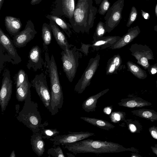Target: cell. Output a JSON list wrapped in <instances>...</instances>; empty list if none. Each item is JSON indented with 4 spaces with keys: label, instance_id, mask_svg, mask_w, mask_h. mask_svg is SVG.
Instances as JSON below:
<instances>
[{
    "label": "cell",
    "instance_id": "ab89813d",
    "mask_svg": "<svg viewBox=\"0 0 157 157\" xmlns=\"http://www.w3.org/2000/svg\"><path fill=\"white\" fill-rule=\"evenodd\" d=\"M151 148L153 152L157 156V145L155 144V147L151 146Z\"/></svg>",
    "mask_w": 157,
    "mask_h": 157
},
{
    "label": "cell",
    "instance_id": "8d00e7d4",
    "mask_svg": "<svg viewBox=\"0 0 157 157\" xmlns=\"http://www.w3.org/2000/svg\"><path fill=\"white\" fill-rule=\"evenodd\" d=\"M141 11L142 16L144 19L146 20H149L150 19V15L148 13L142 10H141Z\"/></svg>",
    "mask_w": 157,
    "mask_h": 157
},
{
    "label": "cell",
    "instance_id": "52a82bcc",
    "mask_svg": "<svg viewBox=\"0 0 157 157\" xmlns=\"http://www.w3.org/2000/svg\"><path fill=\"white\" fill-rule=\"evenodd\" d=\"M31 86L35 88L46 107H51L50 92L48 86L46 75L43 72L36 75L31 81Z\"/></svg>",
    "mask_w": 157,
    "mask_h": 157
},
{
    "label": "cell",
    "instance_id": "d590c367",
    "mask_svg": "<svg viewBox=\"0 0 157 157\" xmlns=\"http://www.w3.org/2000/svg\"><path fill=\"white\" fill-rule=\"evenodd\" d=\"M57 156L58 157H64L65 156L63 153L62 149L60 147H58L56 149Z\"/></svg>",
    "mask_w": 157,
    "mask_h": 157
},
{
    "label": "cell",
    "instance_id": "f907efd6",
    "mask_svg": "<svg viewBox=\"0 0 157 157\" xmlns=\"http://www.w3.org/2000/svg\"><path fill=\"white\" fill-rule=\"evenodd\" d=\"M156 86L157 88V81H156Z\"/></svg>",
    "mask_w": 157,
    "mask_h": 157
},
{
    "label": "cell",
    "instance_id": "836d02e7",
    "mask_svg": "<svg viewBox=\"0 0 157 157\" xmlns=\"http://www.w3.org/2000/svg\"><path fill=\"white\" fill-rule=\"evenodd\" d=\"M30 123L33 125H37L39 123L38 119L36 116L34 115L31 116L29 117Z\"/></svg>",
    "mask_w": 157,
    "mask_h": 157
},
{
    "label": "cell",
    "instance_id": "8992f818",
    "mask_svg": "<svg viewBox=\"0 0 157 157\" xmlns=\"http://www.w3.org/2000/svg\"><path fill=\"white\" fill-rule=\"evenodd\" d=\"M124 0H117L109 9L104 18L106 32L109 33L119 24L121 20Z\"/></svg>",
    "mask_w": 157,
    "mask_h": 157
},
{
    "label": "cell",
    "instance_id": "277c9868",
    "mask_svg": "<svg viewBox=\"0 0 157 157\" xmlns=\"http://www.w3.org/2000/svg\"><path fill=\"white\" fill-rule=\"evenodd\" d=\"M76 46L65 50H62L61 54L63 68L70 82L74 78L78 66L79 59L82 55Z\"/></svg>",
    "mask_w": 157,
    "mask_h": 157
},
{
    "label": "cell",
    "instance_id": "4316f807",
    "mask_svg": "<svg viewBox=\"0 0 157 157\" xmlns=\"http://www.w3.org/2000/svg\"><path fill=\"white\" fill-rule=\"evenodd\" d=\"M52 33L49 24L46 23H43L42 28V37L43 44L48 46L50 44L52 40Z\"/></svg>",
    "mask_w": 157,
    "mask_h": 157
},
{
    "label": "cell",
    "instance_id": "5bb4252c",
    "mask_svg": "<svg viewBox=\"0 0 157 157\" xmlns=\"http://www.w3.org/2000/svg\"><path fill=\"white\" fill-rule=\"evenodd\" d=\"M41 51L38 45L33 47L30 50L28 56V61L27 67L29 70L32 69L34 71L42 68L43 63L41 57Z\"/></svg>",
    "mask_w": 157,
    "mask_h": 157
},
{
    "label": "cell",
    "instance_id": "7a4b0ae2",
    "mask_svg": "<svg viewBox=\"0 0 157 157\" xmlns=\"http://www.w3.org/2000/svg\"><path fill=\"white\" fill-rule=\"evenodd\" d=\"M64 147L75 154L83 153H114L132 151L131 148H126L115 142L87 138L66 144Z\"/></svg>",
    "mask_w": 157,
    "mask_h": 157
},
{
    "label": "cell",
    "instance_id": "7bdbcfd3",
    "mask_svg": "<svg viewBox=\"0 0 157 157\" xmlns=\"http://www.w3.org/2000/svg\"><path fill=\"white\" fill-rule=\"evenodd\" d=\"M105 112L107 114H109V113H110L111 111V110L109 108L105 109Z\"/></svg>",
    "mask_w": 157,
    "mask_h": 157
},
{
    "label": "cell",
    "instance_id": "603a6c76",
    "mask_svg": "<svg viewBox=\"0 0 157 157\" xmlns=\"http://www.w3.org/2000/svg\"><path fill=\"white\" fill-rule=\"evenodd\" d=\"M46 17L49 20H52L55 22L62 29L68 37L69 38L71 37L72 34L71 29H72V26L71 24L66 22L62 17L53 14H48Z\"/></svg>",
    "mask_w": 157,
    "mask_h": 157
},
{
    "label": "cell",
    "instance_id": "3957f363",
    "mask_svg": "<svg viewBox=\"0 0 157 157\" xmlns=\"http://www.w3.org/2000/svg\"><path fill=\"white\" fill-rule=\"evenodd\" d=\"M45 59V66L49 74L51 99V107L52 110L61 108L63 103V97L60 85L57 66L53 55L49 57L47 46L43 44Z\"/></svg>",
    "mask_w": 157,
    "mask_h": 157
},
{
    "label": "cell",
    "instance_id": "ee69618b",
    "mask_svg": "<svg viewBox=\"0 0 157 157\" xmlns=\"http://www.w3.org/2000/svg\"><path fill=\"white\" fill-rule=\"evenodd\" d=\"M4 1V0H0V10H1L2 6Z\"/></svg>",
    "mask_w": 157,
    "mask_h": 157
},
{
    "label": "cell",
    "instance_id": "d4e9b609",
    "mask_svg": "<svg viewBox=\"0 0 157 157\" xmlns=\"http://www.w3.org/2000/svg\"><path fill=\"white\" fill-rule=\"evenodd\" d=\"M136 116L152 121H157V112L154 110L141 109L132 111Z\"/></svg>",
    "mask_w": 157,
    "mask_h": 157
},
{
    "label": "cell",
    "instance_id": "8fae6325",
    "mask_svg": "<svg viewBox=\"0 0 157 157\" xmlns=\"http://www.w3.org/2000/svg\"><path fill=\"white\" fill-rule=\"evenodd\" d=\"M129 50L132 55L137 60V63L145 69L150 67L148 60L153 59L151 50L147 46L136 44H132Z\"/></svg>",
    "mask_w": 157,
    "mask_h": 157
},
{
    "label": "cell",
    "instance_id": "44dd1931",
    "mask_svg": "<svg viewBox=\"0 0 157 157\" xmlns=\"http://www.w3.org/2000/svg\"><path fill=\"white\" fill-rule=\"evenodd\" d=\"M109 90L108 88L105 89L94 95L89 97L83 101L82 105V109L88 113L95 111L98 99L107 93Z\"/></svg>",
    "mask_w": 157,
    "mask_h": 157
},
{
    "label": "cell",
    "instance_id": "d6986e66",
    "mask_svg": "<svg viewBox=\"0 0 157 157\" xmlns=\"http://www.w3.org/2000/svg\"><path fill=\"white\" fill-rule=\"evenodd\" d=\"M4 23L6 30L13 36L20 32L22 27L20 19L13 16H6Z\"/></svg>",
    "mask_w": 157,
    "mask_h": 157
},
{
    "label": "cell",
    "instance_id": "60d3db41",
    "mask_svg": "<svg viewBox=\"0 0 157 157\" xmlns=\"http://www.w3.org/2000/svg\"><path fill=\"white\" fill-rule=\"evenodd\" d=\"M157 71V67L156 66H153L151 68V72L152 74H154Z\"/></svg>",
    "mask_w": 157,
    "mask_h": 157
},
{
    "label": "cell",
    "instance_id": "816d5d0a",
    "mask_svg": "<svg viewBox=\"0 0 157 157\" xmlns=\"http://www.w3.org/2000/svg\"><path fill=\"white\" fill-rule=\"evenodd\" d=\"M147 0V1H148V0Z\"/></svg>",
    "mask_w": 157,
    "mask_h": 157
},
{
    "label": "cell",
    "instance_id": "484cf974",
    "mask_svg": "<svg viewBox=\"0 0 157 157\" xmlns=\"http://www.w3.org/2000/svg\"><path fill=\"white\" fill-rule=\"evenodd\" d=\"M128 71H130L134 76L140 79H143L147 77L146 71L133 63L128 61L127 63Z\"/></svg>",
    "mask_w": 157,
    "mask_h": 157
},
{
    "label": "cell",
    "instance_id": "ffe728a7",
    "mask_svg": "<svg viewBox=\"0 0 157 157\" xmlns=\"http://www.w3.org/2000/svg\"><path fill=\"white\" fill-rule=\"evenodd\" d=\"M122 60L120 56L117 54L114 55L108 60L106 68L107 75L117 74L118 72L123 67Z\"/></svg>",
    "mask_w": 157,
    "mask_h": 157
},
{
    "label": "cell",
    "instance_id": "681fc988",
    "mask_svg": "<svg viewBox=\"0 0 157 157\" xmlns=\"http://www.w3.org/2000/svg\"><path fill=\"white\" fill-rule=\"evenodd\" d=\"M154 30L155 31H156L157 32V25H155L154 27Z\"/></svg>",
    "mask_w": 157,
    "mask_h": 157
},
{
    "label": "cell",
    "instance_id": "4fadbf2b",
    "mask_svg": "<svg viewBox=\"0 0 157 157\" xmlns=\"http://www.w3.org/2000/svg\"><path fill=\"white\" fill-rule=\"evenodd\" d=\"M0 44H1L13 61L14 64H17L21 61L13 41L8 35L5 33L0 28Z\"/></svg>",
    "mask_w": 157,
    "mask_h": 157
},
{
    "label": "cell",
    "instance_id": "f6af8a7d",
    "mask_svg": "<svg viewBox=\"0 0 157 157\" xmlns=\"http://www.w3.org/2000/svg\"><path fill=\"white\" fill-rule=\"evenodd\" d=\"M16 156L15 152L14 151H13L11 152L10 155V157H15Z\"/></svg>",
    "mask_w": 157,
    "mask_h": 157
},
{
    "label": "cell",
    "instance_id": "6da1fadb",
    "mask_svg": "<svg viewBox=\"0 0 157 157\" xmlns=\"http://www.w3.org/2000/svg\"><path fill=\"white\" fill-rule=\"evenodd\" d=\"M93 0H78L73 16L69 21L74 31L89 33L94 25L98 10L93 5Z\"/></svg>",
    "mask_w": 157,
    "mask_h": 157
},
{
    "label": "cell",
    "instance_id": "f35d334b",
    "mask_svg": "<svg viewBox=\"0 0 157 157\" xmlns=\"http://www.w3.org/2000/svg\"><path fill=\"white\" fill-rule=\"evenodd\" d=\"M42 0H31L30 4L32 5H34L40 3Z\"/></svg>",
    "mask_w": 157,
    "mask_h": 157
},
{
    "label": "cell",
    "instance_id": "9a60e30c",
    "mask_svg": "<svg viewBox=\"0 0 157 157\" xmlns=\"http://www.w3.org/2000/svg\"><path fill=\"white\" fill-rule=\"evenodd\" d=\"M49 20V24L51 28L52 34L57 44L62 50H65L74 46L69 43L64 33L60 29L56 22L52 20Z\"/></svg>",
    "mask_w": 157,
    "mask_h": 157
},
{
    "label": "cell",
    "instance_id": "5b68a950",
    "mask_svg": "<svg viewBox=\"0 0 157 157\" xmlns=\"http://www.w3.org/2000/svg\"><path fill=\"white\" fill-rule=\"evenodd\" d=\"M100 59V55L98 54L95 57L90 59L86 68L75 86L74 90L78 93H82L90 85L91 81L99 66Z\"/></svg>",
    "mask_w": 157,
    "mask_h": 157
},
{
    "label": "cell",
    "instance_id": "7402d4cb",
    "mask_svg": "<svg viewBox=\"0 0 157 157\" xmlns=\"http://www.w3.org/2000/svg\"><path fill=\"white\" fill-rule=\"evenodd\" d=\"M118 104L122 106L133 108H140L151 105V103L140 98H128L121 100Z\"/></svg>",
    "mask_w": 157,
    "mask_h": 157
},
{
    "label": "cell",
    "instance_id": "d6a6232c",
    "mask_svg": "<svg viewBox=\"0 0 157 157\" xmlns=\"http://www.w3.org/2000/svg\"><path fill=\"white\" fill-rule=\"evenodd\" d=\"M149 131L151 136L157 140V127L153 126L149 128Z\"/></svg>",
    "mask_w": 157,
    "mask_h": 157
},
{
    "label": "cell",
    "instance_id": "4dcf8cb0",
    "mask_svg": "<svg viewBox=\"0 0 157 157\" xmlns=\"http://www.w3.org/2000/svg\"><path fill=\"white\" fill-rule=\"evenodd\" d=\"M138 16V12L136 7L133 6L129 14L128 20L126 24L127 27L130 26L136 20Z\"/></svg>",
    "mask_w": 157,
    "mask_h": 157
},
{
    "label": "cell",
    "instance_id": "e0dca14e",
    "mask_svg": "<svg viewBox=\"0 0 157 157\" xmlns=\"http://www.w3.org/2000/svg\"><path fill=\"white\" fill-rule=\"evenodd\" d=\"M140 32L138 26L129 29L127 33L113 46L109 48L112 49H120L126 45L136 38Z\"/></svg>",
    "mask_w": 157,
    "mask_h": 157
},
{
    "label": "cell",
    "instance_id": "7dc6e473",
    "mask_svg": "<svg viewBox=\"0 0 157 157\" xmlns=\"http://www.w3.org/2000/svg\"><path fill=\"white\" fill-rule=\"evenodd\" d=\"M155 13L156 16L157 17V4H156L155 8Z\"/></svg>",
    "mask_w": 157,
    "mask_h": 157
},
{
    "label": "cell",
    "instance_id": "1f68e13d",
    "mask_svg": "<svg viewBox=\"0 0 157 157\" xmlns=\"http://www.w3.org/2000/svg\"><path fill=\"white\" fill-rule=\"evenodd\" d=\"M81 44V47L80 48H78L80 52L83 53L86 56H87L89 53V49L91 47V44H86L82 43Z\"/></svg>",
    "mask_w": 157,
    "mask_h": 157
},
{
    "label": "cell",
    "instance_id": "30bf717a",
    "mask_svg": "<svg viewBox=\"0 0 157 157\" xmlns=\"http://www.w3.org/2000/svg\"><path fill=\"white\" fill-rule=\"evenodd\" d=\"M37 33L33 23L31 20H29L24 29L13 36V42L17 48L24 47L34 39Z\"/></svg>",
    "mask_w": 157,
    "mask_h": 157
},
{
    "label": "cell",
    "instance_id": "7c38bea8",
    "mask_svg": "<svg viewBox=\"0 0 157 157\" xmlns=\"http://www.w3.org/2000/svg\"><path fill=\"white\" fill-rule=\"evenodd\" d=\"M76 5V0H56L52 14L71 19Z\"/></svg>",
    "mask_w": 157,
    "mask_h": 157
},
{
    "label": "cell",
    "instance_id": "9c48e42d",
    "mask_svg": "<svg viewBox=\"0 0 157 157\" xmlns=\"http://www.w3.org/2000/svg\"><path fill=\"white\" fill-rule=\"evenodd\" d=\"M12 83L10 71L6 69L2 75L0 92V105L2 113L5 110L10 99L12 92Z\"/></svg>",
    "mask_w": 157,
    "mask_h": 157
},
{
    "label": "cell",
    "instance_id": "2e32d148",
    "mask_svg": "<svg viewBox=\"0 0 157 157\" xmlns=\"http://www.w3.org/2000/svg\"><path fill=\"white\" fill-rule=\"evenodd\" d=\"M119 36H108L94 39L91 47L94 50H102L113 46L120 39Z\"/></svg>",
    "mask_w": 157,
    "mask_h": 157
},
{
    "label": "cell",
    "instance_id": "e575fe53",
    "mask_svg": "<svg viewBox=\"0 0 157 157\" xmlns=\"http://www.w3.org/2000/svg\"><path fill=\"white\" fill-rule=\"evenodd\" d=\"M45 134L48 136H52L59 133V132L56 130L51 129H46L44 131Z\"/></svg>",
    "mask_w": 157,
    "mask_h": 157
},
{
    "label": "cell",
    "instance_id": "ba28073f",
    "mask_svg": "<svg viewBox=\"0 0 157 157\" xmlns=\"http://www.w3.org/2000/svg\"><path fill=\"white\" fill-rule=\"evenodd\" d=\"M13 79L16 86V97L20 101H23L30 93L31 86L27 74L23 69L19 70L15 74Z\"/></svg>",
    "mask_w": 157,
    "mask_h": 157
},
{
    "label": "cell",
    "instance_id": "c3c4849f",
    "mask_svg": "<svg viewBox=\"0 0 157 157\" xmlns=\"http://www.w3.org/2000/svg\"><path fill=\"white\" fill-rule=\"evenodd\" d=\"M132 155L131 156V157H140V156H140V155Z\"/></svg>",
    "mask_w": 157,
    "mask_h": 157
},
{
    "label": "cell",
    "instance_id": "bcb514c9",
    "mask_svg": "<svg viewBox=\"0 0 157 157\" xmlns=\"http://www.w3.org/2000/svg\"><path fill=\"white\" fill-rule=\"evenodd\" d=\"M102 0H94L95 3L97 5H98L100 3Z\"/></svg>",
    "mask_w": 157,
    "mask_h": 157
},
{
    "label": "cell",
    "instance_id": "74e56055",
    "mask_svg": "<svg viewBox=\"0 0 157 157\" xmlns=\"http://www.w3.org/2000/svg\"><path fill=\"white\" fill-rule=\"evenodd\" d=\"M129 127L130 131L132 132H135L136 130V128L134 124H129Z\"/></svg>",
    "mask_w": 157,
    "mask_h": 157
},
{
    "label": "cell",
    "instance_id": "cb8c5ba5",
    "mask_svg": "<svg viewBox=\"0 0 157 157\" xmlns=\"http://www.w3.org/2000/svg\"><path fill=\"white\" fill-rule=\"evenodd\" d=\"M80 118L92 125L106 130H109L115 127L109 122L102 119L86 117H82Z\"/></svg>",
    "mask_w": 157,
    "mask_h": 157
},
{
    "label": "cell",
    "instance_id": "83f0119b",
    "mask_svg": "<svg viewBox=\"0 0 157 157\" xmlns=\"http://www.w3.org/2000/svg\"><path fill=\"white\" fill-rule=\"evenodd\" d=\"M34 151L38 156L42 155L44 151V143L40 136L36 137L32 141Z\"/></svg>",
    "mask_w": 157,
    "mask_h": 157
},
{
    "label": "cell",
    "instance_id": "b9f144b4",
    "mask_svg": "<svg viewBox=\"0 0 157 157\" xmlns=\"http://www.w3.org/2000/svg\"><path fill=\"white\" fill-rule=\"evenodd\" d=\"M114 118H115L117 121H119L121 119V117L119 113H115L114 114Z\"/></svg>",
    "mask_w": 157,
    "mask_h": 157
},
{
    "label": "cell",
    "instance_id": "f546056e",
    "mask_svg": "<svg viewBox=\"0 0 157 157\" xmlns=\"http://www.w3.org/2000/svg\"><path fill=\"white\" fill-rule=\"evenodd\" d=\"M100 4L98 12L100 14L104 15L110 7V3L109 0H102Z\"/></svg>",
    "mask_w": 157,
    "mask_h": 157
},
{
    "label": "cell",
    "instance_id": "f1b7e54d",
    "mask_svg": "<svg viewBox=\"0 0 157 157\" xmlns=\"http://www.w3.org/2000/svg\"><path fill=\"white\" fill-rule=\"evenodd\" d=\"M106 32L105 23L101 21H99L97 25L93 36V39L104 36Z\"/></svg>",
    "mask_w": 157,
    "mask_h": 157
},
{
    "label": "cell",
    "instance_id": "ac0fdd59",
    "mask_svg": "<svg viewBox=\"0 0 157 157\" xmlns=\"http://www.w3.org/2000/svg\"><path fill=\"white\" fill-rule=\"evenodd\" d=\"M94 133L89 132H72L63 136L58 141V143L65 145L77 142L94 135Z\"/></svg>",
    "mask_w": 157,
    "mask_h": 157
}]
</instances>
